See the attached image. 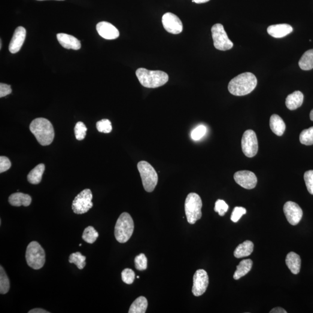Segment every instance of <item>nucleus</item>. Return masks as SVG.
I'll return each mask as SVG.
<instances>
[{
	"mask_svg": "<svg viewBox=\"0 0 313 313\" xmlns=\"http://www.w3.org/2000/svg\"><path fill=\"white\" fill-rule=\"evenodd\" d=\"M8 202L12 206H28L31 204L32 197L28 194L22 193H15L12 194L9 197Z\"/></svg>",
	"mask_w": 313,
	"mask_h": 313,
	"instance_id": "nucleus-20",
	"label": "nucleus"
},
{
	"mask_svg": "<svg viewBox=\"0 0 313 313\" xmlns=\"http://www.w3.org/2000/svg\"><path fill=\"white\" fill-rule=\"evenodd\" d=\"M303 99V94L300 91H295L287 97L285 105L289 110H295L302 105Z\"/></svg>",
	"mask_w": 313,
	"mask_h": 313,
	"instance_id": "nucleus-19",
	"label": "nucleus"
},
{
	"mask_svg": "<svg viewBox=\"0 0 313 313\" xmlns=\"http://www.w3.org/2000/svg\"><path fill=\"white\" fill-rule=\"evenodd\" d=\"M30 130L42 146L50 145L54 141V127L46 118H37L33 120L30 125Z\"/></svg>",
	"mask_w": 313,
	"mask_h": 313,
	"instance_id": "nucleus-2",
	"label": "nucleus"
},
{
	"mask_svg": "<svg viewBox=\"0 0 313 313\" xmlns=\"http://www.w3.org/2000/svg\"><path fill=\"white\" fill-rule=\"evenodd\" d=\"M270 127L272 132L279 136L283 135L286 129L284 121L277 114H273L270 117Z\"/></svg>",
	"mask_w": 313,
	"mask_h": 313,
	"instance_id": "nucleus-22",
	"label": "nucleus"
},
{
	"mask_svg": "<svg viewBox=\"0 0 313 313\" xmlns=\"http://www.w3.org/2000/svg\"><path fill=\"white\" fill-rule=\"evenodd\" d=\"M206 128L204 126H200L196 128L191 133V138L194 141H198L205 135Z\"/></svg>",
	"mask_w": 313,
	"mask_h": 313,
	"instance_id": "nucleus-39",
	"label": "nucleus"
},
{
	"mask_svg": "<svg viewBox=\"0 0 313 313\" xmlns=\"http://www.w3.org/2000/svg\"><path fill=\"white\" fill-rule=\"evenodd\" d=\"M304 179L309 193L313 195V170L306 172L304 175Z\"/></svg>",
	"mask_w": 313,
	"mask_h": 313,
	"instance_id": "nucleus-38",
	"label": "nucleus"
},
{
	"mask_svg": "<svg viewBox=\"0 0 313 313\" xmlns=\"http://www.w3.org/2000/svg\"><path fill=\"white\" fill-rule=\"evenodd\" d=\"M310 118H311V120L313 121V109L311 112V114H310Z\"/></svg>",
	"mask_w": 313,
	"mask_h": 313,
	"instance_id": "nucleus-45",
	"label": "nucleus"
},
{
	"mask_svg": "<svg viewBox=\"0 0 313 313\" xmlns=\"http://www.w3.org/2000/svg\"><path fill=\"white\" fill-rule=\"evenodd\" d=\"M287 266L289 269L294 275H297L300 272L301 268V259L299 255L291 252L287 255L286 259Z\"/></svg>",
	"mask_w": 313,
	"mask_h": 313,
	"instance_id": "nucleus-21",
	"label": "nucleus"
},
{
	"mask_svg": "<svg viewBox=\"0 0 313 313\" xmlns=\"http://www.w3.org/2000/svg\"><path fill=\"white\" fill-rule=\"evenodd\" d=\"M26 36V29L22 26L17 27L9 45V51L11 53L16 54L20 51L25 42Z\"/></svg>",
	"mask_w": 313,
	"mask_h": 313,
	"instance_id": "nucleus-15",
	"label": "nucleus"
},
{
	"mask_svg": "<svg viewBox=\"0 0 313 313\" xmlns=\"http://www.w3.org/2000/svg\"><path fill=\"white\" fill-rule=\"evenodd\" d=\"M96 129L102 133H109L111 132L112 126L110 121L103 119L96 123Z\"/></svg>",
	"mask_w": 313,
	"mask_h": 313,
	"instance_id": "nucleus-33",
	"label": "nucleus"
},
{
	"mask_svg": "<svg viewBox=\"0 0 313 313\" xmlns=\"http://www.w3.org/2000/svg\"><path fill=\"white\" fill-rule=\"evenodd\" d=\"M135 266L138 270H145L147 267V259L145 255L141 254L135 258Z\"/></svg>",
	"mask_w": 313,
	"mask_h": 313,
	"instance_id": "nucleus-34",
	"label": "nucleus"
},
{
	"mask_svg": "<svg viewBox=\"0 0 313 313\" xmlns=\"http://www.w3.org/2000/svg\"><path fill=\"white\" fill-rule=\"evenodd\" d=\"M148 302L144 296H140L130 306L129 313H145L147 312Z\"/></svg>",
	"mask_w": 313,
	"mask_h": 313,
	"instance_id": "nucleus-26",
	"label": "nucleus"
},
{
	"mask_svg": "<svg viewBox=\"0 0 313 313\" xmlns=\"http://www.w3.org/2000/svg\"><path fill=\"white\" fill-rule=\"evenodd\" d=\"M87 128L86 125L81 121L77 123L74 127V134L76 139L78 141H82L87 135Z\"/></svg>",
	"mask_w": 313,
	"mask_h": 313,
	"instance_id": "nucleus-32",
	"label": "nucleus"
},
{
	"mask_svg": "<svg viewBox=\"0 0 313 313\" xmlns=\"http://www.w3.org/2000/svg\"><path fill=\"white\" fill-rule=\"evenodd\" d=\"M92 191L88 188L82 191L72 203L73 211L76 214H86L93 206Z\"/></svg>",
	"mask_w": 313,
	"mask_h": 313,
	"instance_id": "nucleus-9",
	"label": "nucleus"
},
{
	"mask_svg": "<svg viewBox=\"0 0 313 313\" xmlns=\"http://www.w3.org/2000/svg\"><path fill=\"white\" fill-rule=\"evenodd\" d=\"M257 78L250 72L244 73L230 81L228 90L235 96H244L250 93L257 86Z\"/></svg>",
	"mask_w": 313,
	"mask_h": 313,
	"instance_id": "nucleus-1",
	"label": "nucleus"
},
{
	"mask_svg": "<svg viewBox=\"0 0 313 313\" xmlns=\"http://www.w3.org/2000/svg\"><path fill=\"white\" fill-rule=\"evenodd\" d=\"M134 230V223L130 215L123 212L118 218L114 229L115 238L120 243L129 241Z\"/></svg>",
	"mask_w": 313,
	"mask_h": 313,
	"instance_id": "nucleus-4",
	"label": "nucleus"
},
{
	"mask_svg": "<svg viewBox=\"0 0 313 313\" xmlns=\"http://www.w3.org/2000/svg\"><path fill=\"white\" fill-rule=\"evenodd\" d=\"M10 288V282L3 267L0 266V294H6Z\"/></svg>",
	"mask_w": 313,
	"mask_h": 313,
	"instance_id": "nucleus-28",
	"label": "nucleus"
},
{
	"mask_svg": "<svg viewBox=\"0 0 313 313\" xmlns=\"http://www.w3.org/2000/svg\"><path fill=\"white\" fill-rule=\"evenodd\" d=\"M57 39L60 44L66 49L78 50L81 47L80 41L74 36L65 33H59L57 35Z\"/></svg>",
	"mask_w": 313,
	"mask_h": 313,
	"instance_id": "nucleus-17",
	"label": "nucleus"
},
{
	"mask_svg": "<svg viewBox=\"0 0 313 313\" xmlns=\"http://www.w3.org/2000/svg\"><path fill=\"white\" fill-rule=\"evenodd\" d=\"M254 247V243L247 240V241H245L242 242V244H239L236 248L235 252H234V255L237 258L248 257L253 252Z\"/></svg>",
	"mask_w": 313,
	"mask_h": 313,
	"instance_id": "nucleus-23",
	"label": "nucleus"
},
{
	"mask_svg": "<svg viewBox=\"0 0 313 313\" xmlns=\"http://www.w3.org/2000/svg\"><path fill=\"white\" fill-rule=\"evenodd\" d=\"M136 75L142 86L148 88H156L165 85L168 81V75L162 71H148L145 68H139Z\"/></svg>",
	"mask_w": 313,
	"mask_h": 313,
	"instance_id": "nucleus-3",
	"label": "nucleus"
},
{
	"mask_svg": "<svg viewBox=\"0 0 313 313\" xmlns=\"http://www.w3.org/2000/svg\"><path fill=\"white\" fill-rule=\"evenodd\" d=\"M252 262L251 259H244L240 262L239 265L237 266V270L234 274L233 278L236 280L247 275L251 271L252 269Z\"/></svg>",
	"mask_w": 313,
	"mask_h": 313,
	"instance_id": "nucleus-25",
	"label": "nucleus"
},
{
	"mask_svg": "<svg viewBox=\"0 0 313 313\" xmlns=\"http://www.w3.org/2000/svg\"><path fill=\"white\" fill-rule=\"evenodd\" d=\"M137 166L145 190L147 192H152L156 188L159 179L156 170L145 161L139 162Z\"/></svg>",
	"mask_w": 313,
	"mask_h": 313,
	"instance_id": "nucleus-7",
	"label": "nucleus"
},
{
	"mask_svg": "<svg viewBox=\"0 0 313 313\" xmlns=\"http://www.w3.org/2000/svg\"><path fill=\"white\" fill-rule=\"evenodd\" d=\"M241 147L245 156L252 158L256 156L258 151V141L256 133L253 130L248 129L244 133Z\"/></svg>",
	"mask_w": 313,
	"mask_h": 313,
	"instance_id": "nucleus-10",
	"label": "nucleus"
},
{
	"mask_svg": "<svg viewBox=\"0 0 313 313\" xmlns=\"http://www.w3.org/2000/svg\"><path fill=\"white\" fill-rule=\"evenodd\" d=\"M99 237V234L92 226H88L85 229L82 238L89 244H93Z\"/></svg>",
	"mask_w": 313,
	"mask_h": 313,
	"instance_id": "nucleus-30",
	"label": "nucleus"
},
{
	"mask_svg": "<svg viewBox=\"0 0 313 313\" xmlns=\"http://www.w3.org/2000/svg\"><path fill=\"white\" fill-rule=\"evenodd\" d=\"M270 313H287V311H285V310H284L283 308H280V307H277V308H276L275 309H273L270 312Z\"/></svg>",
	"mask_w": 313,
	"mask_h": 313,
	"instance_id": "nucleus-42",
	"label": "nucleus"
},
{
	"mask_svg": "<svg viewBox=\"0 0 313 313\" xmlns=\"http://www.w3.org/2000/svg\"><path fill=\"white\" fill-rule=\"evenodd\" d=\"M229 209V206L225 202L222 200H218L215 203L214 210L218 212L219 215L223 217Z\"/></svg>",
	"mask_w": 313,
	"mask_h": 313,
	"instance_id": "nucleus-36",
	"label": "nucleus"
},
{
	"mask_svg": "<svg viewBox=\"0 0 313 313\" xmlns=\"http://www.w3.org/2000/svg\"><path fill=\"white\" fill-rule=\"evenodd\" d=\"M237 184L245 189H253L256 187L258 179L254 172L250 171H239L234 175Z\"/></svg>",
	"mask_w": 313,
	"mask_h": 313,
	"instance_id": "nucleus-13",
	"label": "nucleus"
},
{
	"mask_svg": "<svg viewBox=\"0 0 313 313\" xmlns=\"http://www.w3.org/2000/svg\"><path fill=\"white\" fill-rule=\"evenodd\" d=\"M11 93L12 89L10 85L0 84V98L10 95Z\"/></svg>",
	"mask_w": 313,
	"mask_h": 313,
	"instance_id": "nucleus-41",
	"label": "nucleus"
},
{
	"mask_svg": "<svg viewBox=\"0 0 313 313\" xmlns=\"http://www.w3.org/2000/svg\"><path fill=\"white\" fill-rule=\"evenodd\" d=\"M0 46H1V47H0V48H1V47H2L1 39V42H0Z\"/></svg>",
	"mask_w": 313,
	"mask_h": 313,
	"instance_id": "nucleus-46",
	"label": "nucleus"
},
{
	"mask_svg": "<svg viewBox=\"0 0 313 313\" xmlns=\"http://www.w3.org/2000/svg\"><path fill=\"white\" fill-rule=\"evenodd\" d=\"M46 311H45L44 309L37 308L31 310L29 312V313H48Z\"/></svg>",
	"mask_w": 313,
	"mask_h": 313,
	"instance_id": "nucleus-43",
	"label": "nucleus"
},
{
	"mask_svg": "<svg viewBox=\"0 0 313 313\" xmlns=\"http://www.w3.org/2000/svg\"><path fill=\"white\" fill-rule=\"evenodd\" d=\"M212 38L216 49L227 51L232 49L233 43L228 37L224 27L221 24H215L211 29Z\"/></svg>",
	"mask_w": 313,
	"mask_h": 313,
	"instance_id": "nucleus-8",
	"label": "nucleus"
},
{
	"mask_svg": "<svg viewBox=\"0 0 313 313\" xmlns=\"http://www.w3.org/2000/svg\"><path fill=\"white\" fill-rule=\"evenodd\" d=\"M299 140L301 144L306 146L313 145V127L303 130L300 133Z\"/></svg>",
	"mask_w": 313,
	"mask_h": 313,
	"instance_id": "nucleus-31",
	"label": "nucleus"
},
{
	"mask_svg": "<svg viewBox=\"0 0 313 313\" xmlns=\"http://www.w3.org/2000/svg\"><path fill=\"white\" fill-rule=\"evenodd\" d=\"M86 257L83 256L80 252H77L70 255L69 262L75 264L78 269L82 270L86 265Z\"/></svg>",
	"mask_w": 313,
	"mask_h": 313,
	"instance_id": "nucleus-29",
	"label": "nucleus"
},
{
	"mask_svg": "<svg viewBox=\"0 0 313 313\" xmlns=\"http://www.w3.org/2000/svg\"><path fill=\"white\" fill-rule=\"evenodd\" d=\"M202 199L195 193L188 194L184 203L185 213L187 220L190 224H194L202 217Z\"/></svg>",
	"mask_w": 313,
	"mask_h": 313,
	"instance_id": "nucleus-5",
	"label": "nucleus"
},
{
	"mask_svg": "<svg viewBox=\"0 0 313 313\" xmlns=\"http://www.w3.org/2000/svg\"><path fill=\"white\" fill-rule=\"evenodd\" d=\"M137 278H139V276H137Z\"/></svg>",
	"mask_w": 313,
	"mask_h": 313,
	"instance_id": "nucleus-48",
	"label": "nucleus"
},
{
	"mask_svg": "<svg viewBox=\"0 0 313 313\" xmlns=\"http://www.w3.org/2000/svg\"><path fill=\"white\" fill-rule=\"evenodd\" d=\"M162 23L164 29L173 35H178L183 30V24L179 18L174 14L167 13L163 15Z\"/></svg>",
	"mask_w": 313,
	"mask_h": 313,
	"instance_id": "nucleus-14",
	"label": "nucleus"
},
{
	"mask_svg": "<svg viewBox=\"0 0 313 313\" xmlns=\"http://www.w3.org/2000/svg\"><path fill=\"white\" fill-rule=\"evenodd\" d=\"M246 213H247V210L245 208L241 207V206H236L233 209L232 216H231V220L233 222L237 223L242 217V216Z\"/></svg>",
	"mask_w": 313,
	"mask_h": 313,
	"instance_id": "nucleus-37",
	"label": "nucleus"
},
{
	"mask_svg": "<svg viewBox=\"0 0 313 313\" xmlns=\"http://www.w3.org/2000/svg\"><path fill=\"white\" fill-rule=\"evenodd\" d=\"M37 1H44V0H37ZM57 1H63V0H57Z\"/></svg>",
	"mask_w": 313,
	"mask_h": 313,
	"instance_id": "nucleus-47",
	"label": "nucleus"
},
{
	"mask_svg": "<svg viewBox=\"0 0 313 313\" xmlns=\"http://www.w3.org/2000/svg\"><path fill=\"white\" fill-rule=\"evenodd\" d=\"M283 210L288 222L292 225H297L302 220V209L297 203L293 202H288L285 203Z\"/></svg>",
	"mask_w": 313,
	"mask_h": 313,
	"instance_id": "nucleus-12",
	"label": "nucleus"
},
{
	"mask_svg": "<svg viewBox=\"0 0 313 313\" xmlns=\"http://www.w3.org/2000/svg\"><path fill=\"white\" fill-rule=\"evenodd\" d=\"M11 163L7 157H0V173L8 171L11 168Z\"/></svg>",
	"mask_w": 313,
	"mask_h": 313,
	"instance_id": "nucleus-40",
	"label": "nucleus"
},
{
	"mask_svg": "<svg viewBox=\"0 0 313 313\" xmlns=\"http://www.w3.org/2000/svg\"><path fill=\"white\" fill-rule=\"evenodd\" d=\"M96 30L102 37L106 39H114L119 37L118 30L112 24L105 22L97 24Z\"/></svg>",
	"mask_w": 313,
	"mask_h": 313,
	"instance_id": "nucleus-16",
	"label": "nucleus"
},
{
	"mask_svg": "<svg viewBox=\"0 0 313 313\" xmlns=\"http://www.w3.org/2000/svg\"><path fill=\"white\" fill-rule=\"evenodd\" d=\"M26 260L28 266L33 269H40L44 266L45 262V251L37 241H32L27 246Z\"/></svg>",
	"mask_w": 313,
	"mask_h": 313,
	"instance_id": "nucleus-6",
	"label": "nucleus"
},
{
	"mask_svg": "<svg viewBox=\"0 0 313 313\" xmlns=\"http://www.w3.org/2000/svg\"><path fill=\"white\" fill-rule=\"evenodd\" d=\"M209 284V277L204 270H197L193 276L192 293L194 296H200L205 293Z\"/></svg>",
	"mask_w": 313,
	"mask_h": 313,
	"instance_id": "nucleus-11",
	"label": "nucleus"
},
{
	"mask_svg": "<svg viewBox=\"0 0 313 313\" xmlns=\"http://www.w3.org/2000/svg\"><path fill=\"white\" fill-rule=\"evenodd\" d=\"M293 32V27L288 24L271 25L267 28L269 35L276 38L284 37Z\"/></svg>",
	"mask_w": 313,
	"mask_h": 313,
	"instance_id": "nucleus-18",
	"label": "nucleus"
},
{
	"mask_svg": "<svg viewBox=\"0 0 313 313\" xmlns=\"http://www.w3.org/2000/svg\"><path fill=\"white\" fill-rule=\"evenodd\" d=\"M209 0H193V2L197 3V4H202V3H205L208 2Z\"/></svg>",
	"mask_w": 313,
	"mask_h": 313,
	"instance_id": "nucleus-44",
	"label": "nucleus"
},
{
	"mask_svg": "<svg viewBox=\"0 0 313 313\" xmlns=\"http://www.w3.org/2000/svg\"><path fill=\"white\" fill-rule=\"evenodd\" d=\"M45 171V165L44 164H39L30 171L27 175V180L29 183L33 184H38L40 183L42 180V175Z\"/></svg>",
	"mask_w": 313,
	"mask_h": 313,
	"instance_id": "nucleus-24",
	"label": "nucleus"
},
{
	"mask_svg": "<svg viewBox=\"0 0 313 313\" xmlns=\"http://www.w3.org/2000/svg\"><path fill=\"white\" fill-rule=\"evenodd\" d=\"M300 68L303 71H311L313 69V49L306 51L299 62Z\"/></svg>",
	"mask_w": 313,
	"mask_h": 313,
	"instance_id": "nucleus-27",
	"label": "nucleus"
},
{
	"mask_svg": "<svg viewBox=\"0 0 313 313\" xmlns=\"http://www.w3.org/2000/svg\"><path fill=\"white\" fill-rule=\"evenodd\" d=\"M121 277L124 282L127 284H131L135 278V272L130 269H126L121 273Z\"/></svg>",
	"mask_w": 313,
	"mask_h": 313,
	"instance_id": "nucleus-35",
	"label": "nucleus"
}]
</instances>
